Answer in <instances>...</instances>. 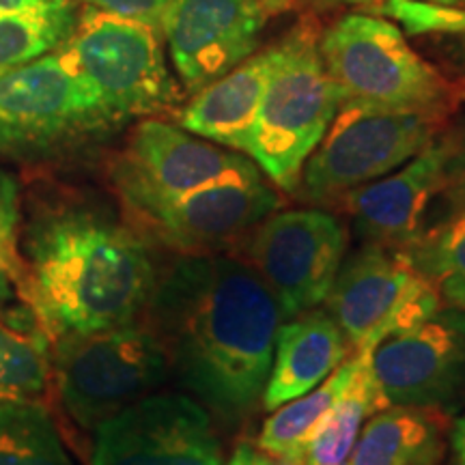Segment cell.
Instances as JSON below:
<instances>
[{
  "mask_svg": "<svg viewBox=\"0 0 465 465\" xmlns=\"http://www.w3.org/2000/svg\"><path fill=\"white\" fill-rule=\"evenodd\" d=\"M78 14L74 3L39 14H3L0 11V69L31 63L61 48L72 35Z\"/></svg>",
  "mask_w": 465,
  "mask_h": 465,
  "instance_id": "25",
  "label": "cell"
},
{
  "mask_svg": "<svg viewBox=\"0 0 465 465\" xmlns=\"http://www.w3.org/2000/svg\"><path fill=\"white\" fill-rule=\"evenodd\" d=\"M20 226V293L50 342L134 323L147 311L158 278L147 243L102 207L33 192Z\"/></svg>",
  "mask_w": 465,
  "mask_h": 465,
  "instance_id": "2",
  "label": "cell"
},
{
  "mask_svg": "<svg viewBox=\"0 0 465 465\" xmlns=\"http://www.w3.org/2000/svg\"><path fill=\"white\" fill-rule=\"evenodd\" d=\"M323 304L356 353H371L381 341L431 317L444 302L407 250L366 243L342 261Z\"/></svg>",
  "mask_w": 465,
  "mask_h": 465,
  "instance_id": "8",
  "label": "cell"
},
{
  "mask_svg": "<svg viewBox=\"0 0 465 465\" xmlns=\"http://www.w3.org/2000/svg\"><path fill=\"white\" fill-rule=\"evenodd\" d=\"M351 345L325 311H308L281 323L267 375L263 407L274 411L328 380L347 362Z\"/></svg>",
  "mask_w": 465,
  "mask_h": 465,
  "instance_id": "18",
  "label": "cell"
},
{
  "mask_svg": "<svg viewBox=\"0 0 465 465\" xmlns=\"http://www.w3.org/2000/svg\"><path fill=\"white\" fill-rule=\"evenodd\" d=\"M54 381L63 410L84 431H95L171 377L166 349L147 323L56 341Z\"/></svg>",
  "mask_w": 465,
  "mask_h": 465,
  "instance_id": "7",
  "label": "cell"
},
{
  "mask_svg": "<svg viewBox=\"0 0 465 465\" xmlns=\"http://www.w3.org/2000/svg\"><path fill=\"white\" fill-rule=\"evenodd\" d=\"M450 141V155L446 164L444 192L457 205H465V130Z\"/></svg>",
  "mask_w": 465,
  "mask_h": 465,
  "instance_id": "29",
  "label": "cell"
},
{
  "mask_svg": "<svg viewBox=\"0 0 465 465\" xmlns=\"http://www.w3.org/2000/svg\"><path fill=\"white\" fill-rule=\"evenodd\" d=\"M345 254V224L315 207L270 213L254 226L248 243V263L274 293L284 317L323 304Z\"/></svg>",
  "mask_w": 465,
  "mask_h": 465,
  "instance_id": "10",
  "label": "cell"
},
{
  "mask_svg": "<svg viewBox=\"0 0 465 465\" xmlns=\"http://www.w3.org/2000/svg\"><path fill=\"white\" fill-rule=\"evenodd\" d=\"M450 141H433L386 177L351 190L342 205L369 243L407 250L424 232V216L444 192Z\"/></svg>",
  "mask_w": 465,
  "mask_h": 465,
  "instance_id": "16",
  "label": "cell"
},
{
  "mask_svg": "<svg viewBox=\"0 0 465 465\" xmlns=\"http://www.w3.org/2000/svg\"><path fill=\"white\" fill-rule=\"evenodd\" d=\"M58 52L116 127L168 113L182 100L153 26L86 7Z\"/></svg>",
  "mask_w": 465,
  "mask_h": 465,
  "instance_id": "6",
  "label": "cell"
},
{
  "mask_svg": "<svg viewBox=\"0 0 465 465\" xmlns=\"http://www.w3.org/2000/svg\"><path fill=\"white\" fill-rule=\"evenodd\" d=\"M250 158L168 121L143 119L127 136L110 179L130 216L216 182Z\"/></svg>",
  "mask_w": 465,
  "mask_h": 465,
  "instance_id": "11",
  "label": "cell"
},
{
  "mask_svg": "<svg viewBox=\"0 0 465 465\" xmlns=\"http://www.w3.org/2000/svg\"><path fill=\"white\" fill-rule=\"evenodd\" d=\"M0 465H74L48 407L0 403Z\"/></svg>",
  "mask_w": 465,
  "mask_h": 465,
  "instance_id": "23",
  "label": "cell"
},
{
  "mask_svg": "<svg viewBox=\"0 0 465 465\" xmlns=\"http://www.w3.org/2000/svg\"><path fill=\"white\" fill-rule=\"evenodd\" d=\"M93 435L91 465H224L213 416L188 392H151Z\"/></svg>",
  "mask_w": 465,
  "mask_h": 465,
  "instance_id": "12",
  "label": "cell"
},
{
  "mask_svg": "<svg viewBox=\"0 0 465 465\" xmlns=\"http://www.w3.org/2000/svg\"><path fill=\"white\" fill-rule=\"evenodd\" d=\"M383 407L386 405L371 373L369 353H364L351 386L308 438L300 465H345L366 420Z\"/></svg>",
  "mask_w": 465,
  "mask_h": 465,
  "instance_id": "21",
  "label": "cell"
},
{
  "mask_svg": "<svg viewBox=\"0 0 465 465\" xmlns=\"http://www.w3.org/2000/svg\"><path fill=\"white\" fill-rule=\"evenodd\" d=\"M17 229L0 220V312H11L9 308L20 293V276H17ZM22 298V293H20Z\"/></svg>",
  "mask_w": 465,
  "mask_h": 465,
  "instance_id": "27",
  "label": "cell"
},
{
  "mask_svg": "<svg viewBox=\"0 0 465 465\" xmlns=\"http://www.w3.org/2000/svg\"><path fill=\"white\" fill-rule=\"evenodd\" d=\"M267 17L259 0H171L160 33L183 89L201 91L252 56Z\"/></svg>",
  "mask_w": 465,
  "mask_h": 465,
  "instance_id": "15",
  "label": "cell"
},
{
  "mask_svg": "<svg viewBox=\"0 0 465 465\" xmlns=\"http://www.w3.org/2000/svg\"><path fill=\"white\" fill-rule=\"evenodd\" d=\"M171 377L226 427L263 403L284 312L252 265L226 254H179L155 278L144 311Z\"/></svg>",
  "mask_w": 465,
  "mask_h": 465,
  "instance_id": "1",
  "label": "cell"
},
{
  "mask_svg": "<svg viewBox=\"0 0 465 465\" xmlns=\"http://www.w3.org/2000/svg\"><path fill=\"white\" fill-rule=\"evenodd\" d=\"M411 263L433 284L444 306L465 311V205L407 248Z\"/></svg>",
  "mask_w": 465,
  "mask_h": 465,
  "instance_id": "24",
  "label": "cell"
},
{
  "mask_svg": "<svg viewBox=\"0 0 465 465\" xmlns=\"http://www.w3.org/2000/svg\"><path fill=\"white\" fill-rule=\"evenodd\" d=\"M369 364L386 407L455 411L465 401V311L441 306L381 341Z\"/></svg>",
  "mask_w": 465,
  "mask_h": 465,
  "instance_id": "13",
  "label": "cell"
},
{
  "mask_svg": "<svg viewBox=\"0 0 465 465\" xmlns=\"http://www.w3.org/2000/svg\"><path fill=\"white\" fill-rule=\"evenodd\" d=\"M86 7H93L104 14L125 17V20L141 22V25L153 26L160 31L162 15L171 0H80Z\"/></svg>",
  "mask_w": 465,
  "mask_h": 465,
  "instance_id": "28",
  "label": "cell"
},
{
  "mask_svg": "<svg viewBox=\"0 0 465 465\" xmlns=\"http://www.w3.org/2000/svg\"><path fill=\"white\" fill-rule=\"evenodd\" d=\"M281 205L261 168L246 164L132 220L179 254H216L246 235Z\"/></svg>",
  "mask_w": 465,
  "mask_h": 465,
  "instance_id": "14",
  "label": "cell"
},
{
  "mask_svg": "<svg viewBox=\"0 0 465 465\" xmlns=\"http://www.w3.org/2000/svg\"><path fill=\"white\" fill-rule=\"evenodd\" d=\"M362 360L364 353H356L312 391L276 407L274 414L267 418L261 429L259 449L270 457L291 459V461L300 463L302 450H304L311 433L351 386Z\"/></svg>",
  "mask_w": 465,
  "mask_h": 465,
  "instance_id": "20",
  "label": "cell"
},
{
  "mask_svg": "<svg viewBox=\"0 0 465 465\" xmlns=\"http://www.w3.org/2000/svg\"><path fill=\"white\" fill-rule=\"evenodd\" d=\"M450 441H452V450H455L457 463L465 465V414L459 416L455 420V427H452V433H450Z\"/></svg>",
  "mask_w": 465,
  "mask_h": 465,
  "instance_id": "32",
  "label": "cell"
},
{
  "mask_svg": "<svg viewBox=\"0 0 465 465\" xmlns=\"http://www.w3.org/2000/svg\"><path fill=\"white\" fill-rule=\"evenodd\" d=\"M427 3H438V5H457L459 0H427Z\"/></svg>",
  "mask_w": 465,
  "mask_h": 465,
  "instance_id": "36",
  "label": "cell"
},
{
  "mask_svg": "<svg viewBox=\"0 0 465 465\" xmlns=\"http://www.w3.org/2000/svg\"><path fill=\"white\" fill-rule=\"evenodd\" d=\"M373 11L399 22L405 33L455 37L465 48V7L427 0H380Z\"/></svg>",
  "mask_w": 465,
  "mask_h": 465,
  "instance_id": "26",
  "label": "cell"
},
{
  "mask_svg": "<svg viewBox=\"0 0 465 465\" xmlns=\"http://www.w3.org/2000/svg\"><path fill=\"white\" fill-rule=\"evenodd\" d=\"M72 5V0H0L3 14H39Z\"/></svg>",
  "mask_w": 465,
  "mask_h": 465,
  "instance_id": "30",
  "label": "cell"
},
{
  "mask_svg": "<svg viewBox=\"0 0 465 465\" xmlns=\"http://www.w3.org/2000/svg\"><path fill=\"white\" fill-rule=\"evenodd\" d=\"M224 465H272V457L257 449V446L242 441V444L232 450L231 459Z\"/></svg>",
  "mask_w": 465,
  "mask_h": 465,
  "instance_id": "31",
  "label": "cell"
},
{
  "mask_svg": "<svg viewBox=\"0 0 465 465\" xmlns=\"http://www.w3.org/2000/svg\"><path fill=\"white\" fill-rule=\"evenodd\" d=\"M336 114L339 100L319 54V39L308 28H298L276 44L246 155L276 188L293 194L302 168Z\"/></svg>",
  "mask_w": 465,
  "mask_h": 465,
  "instance_id": "5",
  "label": "cell"
},
{
  "mask_svg": "<svg viewBox=\"0 0 465 465\" xmlns=\"http://www.w3.org/2000/svg\"><path fill=\"white\" fill-rule=\"evenodd\" d=\"M441 457L435 411L388 405L366 420L345 465H441Z\"/></svg>",
  "mask_w": 465,
  "mask_h": 465,
  "instance_id": "19",
  "label": "cell"
},
{
  "mask_svg": "<svg viewBox=\"0 0 465 465\" xmlns=\"http://www.w3.org/2000/svg\"><path fill=\"white\" fill-rule=\"evenodd\" d=\"M272 465H300V463L291 461V459H276V461H272Z\"/></svg>",
  "mask_w": 465,
  "mask_h": 465,
  "instance_id": "35",
  "label": "cell"
},
{
  "mask_svg": "<svg viewBox=\"0 0 465 465\" xmlns=\"http://www.w3.org/2000/svg\"><path fill=\"white\" fill-rule=\"evenodd\" d=\"M334 3H347V5H369V3H375V0H334Z\"/></svg>",
  "mask_w": 465,
  "mask_h": 465,
  "instance_id": "34",
  "label": "cell"
},
{
  "mask_svg": "<svg viewBox=\"0 0 465 465\" xmlns=\"http://www.w3.org/2000/svg\"><path fill=\"white\" fill-rule=\"evenodd\" d=\"M261 5H263V7L270 11V14H281V11H284L289 7L291 3H293V0H259Z\"/></svg>",
  "mask_w": 465,
  "mask_h": 465,
  "instance_id": "33",
  "label": "cell"
},
{
  "mask_svg": "<svg viewBox=\"0 0 465 465\" xmlns=\"http://www.w3.org/2000/svg\"><path fill=\"white\" fill-rule=\"evenodd\" d=\"M339 113L418 114L440 121L455 104L449 80L388 17L349 14L319 39Z\"/></svg>",
  "mask_w": 465,
  "mask_h": 465,
  "instance_id": "3",
  "label": "cell"
},
{
  "mask_svg": "<svg viewBox=\"0 0 465 465\" xmlns=\"http://www.w3.org/2000/svg\"><path fill=\"white\" fill-rule=\"evenodd\" d=\"M50 339L33 312H0V403L35 401L50 377Z\"/></svg>",
  "mask_w": 465,
  "mask_h": 465,
  "instance_id": "22",
  "label": "cell"
},
{
  "mask_svg": "<svg viewBox=\"0 0 465 465\" xmlns=\"http://www.w3.org/2000/svg\"><path fill=\"white\" fill-rule=\"evenodd\" d=\"M438 124L418 114L339 113L302 168L298 190L308 203L341 201L420 153Z\"/></svg>",
  "mask_w": 465,
  "mask_h": 465,
  "instance_id": "9",
  "label": "cell"
},
{
  "mask_svg": "<svg viewBox=\"0 0 465 465\" xmlns=\"http://www.w3.org/2000/svg\"><path fill=\"white\" fill-rule=\"evenodd\" d=\"M114 127L58 48L0 69V164H52Z\"/></svg>",
  "mask_w": 465,
  "mask_h": 465,
  "instance_id": "4",
  "label": "cell"
},
{
  "mask_svg": "<svg viewBox=\"0 0 465 465\" xmlns=\"http://www.w3.org/2000/svg\"><path fill=\"white\" fill-rule=\"evenodd\" d=\"M274 61L276 45L254 52L223 78L192 93V100L177 113V124L205 141L246 155Z\"/></svg>",
  "mask_w": 465,
  "mask_h": 465,
  "instance_id": "17",
  "label": "cell"
}]
</instances>
